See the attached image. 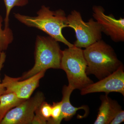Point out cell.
<instances>
[{
	"mask_svg": "<svg viewBox=\"0 0 124 124\" xmlns=\"http://www.w3.org/2000/svg\"><path fill=\"white\" fill-rule=\"evenodd\" d=\"M39 110L41 115L48 122L51 117L52 106L44 101L40 107Z\"/></svg>",
	"mask_w": 124,
	"mask_h": 124,
	"instance_id": "2e32d148",
	"label": "cell"
},
{
	"mask_svg": "<svg viewBox=\"0 0 124 124\" xmlns=\"http://www.w3.org/2000/svg\"><path fill=\"white\" fill-rule=\"evenodd\" d=\"M86 67L82 49L74 46L62 51L60 69L66 72L68 85L73 89L81 90L93 82L87 76Z\"/></svg>",
	"mask_w": 124,
	"mask_h": 124,
	"instance_id": "277c9868",
	"label": "cell"
},
{
	"mask_svg": "<svg viewBox=\"0 0 124 124\" xmlns=\"http://www.w3.org/2000/svg\"><path fill=\"white\" fill-rule=\"evenodd\" d=\"M34 17L14 14L15 17L28 27L36 28L44 32L58 42H62L69 48L74 46L65 38L62 30L68 27L67 17L65 12L61 9L54 11L49 7L42 6Z\"/></svg>",
	"mask_w": 124,
	"mask_h": 124,
	"instance_id": "6da1fadb",
	"label": "cell"
},
{
	"mask_svg": "<svg viewBox=\"0 0 124 124\" xmlns=\"http://www.w3.org/2000/svg\"><path fill=\"white\" fill-rule=\"evenodd\" d=\"M62 51L58 41L51 37L38 36L35 51V63L32 69L23 73L20 80L25 79L49 69H60Z\"/></svg>",
	"mask_w": 124,
	"mask_h": 124,
	"instance_id": "3957f363",
	"label": "cell"
},
{
	"mask_svg": "<svg viewBox=\"0 0 124 124\" xmlns=\"http://www.w3.org/2000/svg\"><path fill=\"white\" fill-rule=\"evenodd\" d=\"M62 111V102H54L52 106L51 117L47 122L48 124H58Z\"/></svg>",
	"mask_w": 124,
	"mask_h": 124,
	"instance_id": "9a60e30c",
	"label": "cell"
},
{
	"mask_svg": "<svg viewBox=\"0 0 124 124\" xmlns=\"http://www.w3.org/2000/svg\"><path fill=\"white\" fill-rule=\"evenodd\" d=\"M93 10V17L100 24L102 32L115 42L124 41V18L116 19L112 14H105L104 9L100 6H94Z\"/></svg>",
	"mask_w": 124,
	"mask_h": 124,
	"instance_id": "ba28073f",
	"label": "cell"
},
{
	"mask_svg": "<svg viewBox=\"0 0 124 124\" xmlns=\"http://www.w3.org/2000/svg\"><path fill=\"white\" fill-rule=\"evenodd\" d=\"M46 71H43L31 77L20 80L18 78L5 75L1 83L5 89L4 93H13L21 99L26 100L39 86L40 80L44 77Z\"/></svg>",
	"mask_w": 124,
	"mask_h": 124,
	"instance_id": "52a82bcc",
	"label": "cell"
},
{
	"mask_svg": "<svg viewBox=\"0 0 124 124\" xmlns=\"http://www.w3.org/2000/svg\"><path fill=\"white\" fill-rule=\"evenodd\" d=\"M103 92H116L124 95V71L123 64L116 71L95 83L93 82L81 90V94Z\"/></svg>",
	"mask_w": 124,
	"mask_h": 124,
	"instance_id": "9c48e42d",
	"label": "cell"
},
{
	"mask_svg": "<svg viewBox=\"0 0 124 124\" xmlns=\"http://www.w3.org/2000/svg\"><path fill=\"white\" fill-rule=\"evenodd\" d=\"M67 24L75 32L77 40L73 45L76 47L85 48L101 39L102 32L100 24L92 18L85 22L77 10H73L68 16Z\"/></svg>",
	"mask_w": 124,
	"mask_h": 124,
	"instance_id": "5b68a950",
	"label": "cell"
},
{
	"mask_svg": "<svg viewBox=\"0 0 124 124\" xmlns=\"http://www.w3.org/2000/svg\"><path fill=\"white\" fill-rule=\"evenodd\" d=\"M6 58V55L4 51L0 54V72L4 66V64ZM5 89L1 81L0 78V96L4 93Z\"/></svg>",
	"mask_w": 124,
	"mask_h": 124,
	"instance_id": "ac0fdd59",
	"label": "cell"
},
{
	"mask_svg": "<svg viewBox=\"0 0 124 124\" xmlns=\"http://www.w3.org/2000/svg\"><path fill=\"white\" fill-rule=\"evenodd\" d=\"M124 121V111L120 110L115 116L110 124H120Z\"/></svg>",
	"mask_w": 124,
	"mask_h": 124,
	"instance_id": "d6986e66",
	"label": "cell"
},
{
	"mask_svg": "<svg viewBox=\"0 0 124 124\" xmlns=\"http://www.w3.org/2000/svg\"><path fill=\"white\" fill-rule=\"evenodd\" d=\"M2 18L0 15V54L7 49L13 40V32L9 27L2 29Z\"/></svg>",
	"mask_w": 124,
	"mask_h": 124,
	"instance_id": "4fadbf2b",
	"label": "cell"
},
{
	"mask_svg": "<svg viewBox=\"0 0 124 124\" xmlns=\"http://www.w3.org/2000/svg\"><path fill=\"white\" fill-rule=\"evenodd\" d=\"M13 93H5L0 96V124L9 111L24 101Z\"/></svg>",
	"mask_w": 124,
	"mask_h": 124,
	"instance_id": "7c38bea8",
	"label": "cell"
},
{
	"mask_svg": "<svg viewBox=\"0 0 124 124\" xmlns=\"http://www.w3.org/2000/svg\"><path fill=\"white\" fill-rule=\"evenodd\" d=\"M101 103L99 109L97 119L94 124H110L121 108L117 102L112 100L107 94L101 97Z\"/></svg>",
	"mask_w": 124,
	"mask_h": 124,
	"instance_id": "30bf717a",
	"label": "cell"
},
{
	"mask_svg": "<svg viewBox=\"0 0 124 124\" xmlns=\"http://www.w3.org/2000/svg\"><path fill=\"white\" fill-rule=\"evenodd\" d=\"M4 2L6 14L4 19L5 28L9 27V17L11 10L14 7H23L28 3V0H3Z\"/></svg>",
	"mask_w": 124,
	"mask_h": 124,
	"instance_id": "5bb4252c",
	"label": "cell"
},
{
	"mask_svg": "<svg viewBox=\"0 0 124 124\" xmlns=\"http://www.w3.org/2000/svg\"><path fill=\"white\" fill-rule=\"evenodd\" d=\"M40 108V107H39ZM39 108L36 110L35 115L31 124H47V121L41 114Z\"/></svg>",
	"mask_w": 124,
	"mask_h": 124,
	"instance_id": "e0dca14e",
	"label": "cell"
},
{
	"mask_svg": "<svg viewBox=\"0 0 124 124\" xmlns=\"http://www.w3.org/2000/svg\"><path fill=\"white\" fill-rule=\"evenodd\" d=\"M69 85H64L63 88L62 98V111L61 115L59 119L58 124H60L63 119L69 120L76 113L77 111L80 109L86 108L85 106L75 107L71 104L70 98L71 94L74 90Z\"/></svg>",
	"mask_w": 124,
	"mask_h": 124,
	"instance_id": "8fae6325",
	"label": "cell"
},
{
	"mask_svg": "<svg viewBox=\"0 0 124 124\" xmlns=\"http://www.w3.org/2000/svg\"><path fill=\"white\" fill-rule=\"evenodd\" d=\"M44 100L43 93L38 92L9 111L0 124H31L36 110Z\"/></svg>",
	"mask_w": 124,
	"mask_h": 124,
	"instance_id": "8992f818",
	"label": "cell"
},
{
	"mask_svg": "<svg viewBox=\"0 0 124 124\" xmlns=\"http://www.w3.org/2000/svg\"><path fill=\"white\" fill-rule=\"evenodd\" d=\"M87 63L86 73L99 80L116 70L121 64L113 48L101 39L83 50Z\"/></svg>",
	"mask_w": 124,
	"mask_h": 124,
	"instance_id": "7a4b0ae2",
	"label": "cell"
}]
</instances>
